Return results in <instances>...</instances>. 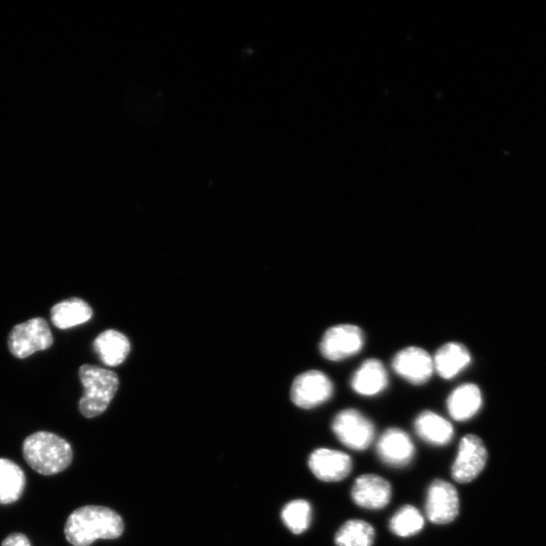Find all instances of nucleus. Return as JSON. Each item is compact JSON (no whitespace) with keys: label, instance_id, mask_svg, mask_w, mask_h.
<instances>
[{"label":"nucleus","instance_id":"15","mask_svg":"<svg viewBox=\"0 0 546 546\" xmlns=\"http://www.w3.org/2000/svg\"><path fill=\"white\" fill-rule=\"evenodd\" d=\"M471 361V353L465 345L458 342H449L436 352L433 358L434 371L442 379L450 380L466 370Z\"/></svg>","mask_w":546,"mask_h":546},{"label":"nucleus","instance_id":"2","mask_svg":"<svg viewBox=\"0 0 546 546\" xmlns=\"http://www.w3.org/2000/svg\"><path fill=\"white\" fill-rule=\"evenodd\" d=\"M24 459L37 473L54 476L65 471L72 463L71 445L60 436L47 432H36L24 441Z\"/></svg>","mask_w":546,"mask_h":546},{"label":"nucleus","instance_id":"17","mask_svg":"<svg viewBox=\"0 0 546 546\" xmlns=\"http://www.w3.org/2000/svg\"><path fill=\"white\" fill-rule=\"evenodd\" d=\"M94 348L107 366L117 367L129 355L131 345L124 334L116 330H108L95 340Z\"/></svg>","mask_w":546,"mask_h":546},{"label":"nucleus","instance_id":"1","mask_svg":"<svg viewBox=\"0 0 546 546\" xmlns=\"http://www.w3.org/2000/svg\"><path fill=\"white\" fill-rule=\"evenodd\" d=\"M125 529L122 517L101 506H85L67 519L64 533L73 546H89L98 539H117Z\"/></svg>","mask_w":546,"mask_h":546},{"label":"nucleus","instance_id":"22","mask_svg":"<svg viewBox=\"0 0 546 546\" xmlns=\"http://www.w3.org/2000/svg\"><path fill=\"white\" fill-rule=\"evenodd\" d=\"M424 527V518L419 510L411 505L402 507L391 519V531L400 537L419 533Z\"/></svg>","mask_w":546,"mask_h":546},{"label":"nucleus","instance_id":"7","mask_svg":"<svg viewBox=\"0 0 546 546\" xmlns=\"http://www.w3.org/2000/svg\"><path fill=\"white\" fill-rule=\"evenodd\" d=\"M362 330L351 324L331 327L320 343L322 355L331 361H340L357 354L363 347Z\"/></svg>","mask_w":546,"mask_h":546},{"label":"nucleus","instance_id":"19","mask_svg":"<svg viewBox=\"0 0 546 546\" xmlns=\"http://www.w3.org/2000/svg\"><path fill=\"white\" fill-rule=\"evenodd\" d=\"M25 486L26 477L22 469L10 460L0 459V504L17 502Z\"/></svg>","mask_w":546,"mask_h":546},{"label":"nucleus","instance_id":"11","mask_svg":"<svg viewBox=\"0 0 546 546\" xmlns=\"http://www.w3.org/2000/svg\"><path fill=\"white\" fill-rule=\"evenodd\" d=\"M309 467L319 480L326 483H336L343 481L350 475L352 460L344 452L320 448L311 454Z\"/></svg>","mask_w":546,"mask_h":546},{"label":"nucleus","instance_id":"14","mask_svg":"<svg viewBox=\"0 0 546 546\" xmlns=\"http://www.w3.org/2000/svg\"><path fill=\"white\" fill-rule=\"evenodd\" d=\"M389 377L384 364L379 359L364 361L351 379V387L361 396H376L387 389Z\"/></svg>","mask_w":546,"mask_h":546},{"label":"nucleus","instance_id":"6","mask_svg":"<svg viewBox=\"0 0 546 546\" xmlns=\"http://www.w3.org/2000/svg\"><path fill=\"white\" fill-rule=\"evenodd\" d=\"M488 460V452L482 439L476 435H467L460 444L451 475L455 482L468 484L483 472Z\"/></svg>","mask_w":546,"mask_h":546},{"label":"nucleus","instance_id":"3","mask_svg":"<svg viewBox=\"0 0 546 546\" xmlns=\"http://www.w3.org/2000/svg\"><path fill=\"white\" fill-rule=\"evenodd\" d=\"M84 394L79 401V410L86 418L102 415L111 404L118 389L119 378L111 371L84 364L79 370Z\"/></svg>","mask_w":546,"mask_h":546},{"label":"nucleus","instance_id":"9","mask_svg":"<svg viewBox=\"0 0 546 546\" xmlns=\"http://www.w3.org/2000/svg\"><path fill=\"white\" fill-rule=\"evenodd\" d=\"M425 511L427 518L434 524L452 522L460 513L457 489L445 481H434L428 490Z\"/></svg>","mask_w":546,"mask_h":546},{"label":"nucleus","instance_id":"21","mask_svg":"<svg viewBox=\"0 0 546 546\" xmlns=\"http://www.w3.org/2000/svg\"><path fill=\"white\" fill-rule=\"evenodd\" d=\"M375 528L368 522L358 519L344 523L335 535L337 546H373Z\"/></svg>","mask_w":546,"mask_h":546},{"label":"nucleus","instance_id":"12","mask_svg":"<svg viewBox=\"0 0 546 546\" xmlns=\"http://www.w3.org/2000/svg\"><path fill=\"white\" fill-rule=\"evenodd\" d=\"M380 460L392 468H405L414 459L415 447L410 436L399 428L388 429L377 445Z\"/></svg>","mask_w":546,"mask_h":546},{"label":"nucleus","instance_id":"10","mask_svg":"<svg viewBox=\"0 0 546 546\" xmlns=\"http://www.w3.org/2000/svg\"><path fill=\"white\" fill-rule=\"evenodd\" d=\"M392 367L400 377L416 386L427 383L434 373L433 358L423 348L414 346L398 352Z\"/></svg>","mask_w":546,"mask_h":546},{"label":"nucleus","instance_id":"24","mask_svg":"<svg viewBox=\"0 0 546 546\" xmlns=\"http://www.w3.org/2000/svg\"><path fill=\"white\" fill-rule=\"evenodd\" d=\"M2 546H31V543L25 534L13 533L3 541Z\"/></svg>","mask_w":546,"mask_h":546},{"label":"nucleus","instance_id":"16","mask_svg":"<svg viewBox=\"0 0 546 546\" xmlns=\"http://www.w3.org/2000/svg\"><path fill=\"white\" fill-rule=\"evenodd\" d=\"M483 405L481 390L474 384L455 389L447 400V410L452 419L467 421L478 414Z\"/></svg>","mask_w":546,"mask_h":546},{"label":"nucleus","instance_id":"13","mask_svg":"<svg viewBox=\"0 0 546 546\" xmlns=\"http://www.w3.org/2000/svg\"><path fill=\"white\" fill-rule=\"evenodd\" d=\"M353 502L364 509L381 510L387 507L392 498L391 484L376 475L360 476L351 489Z\"/></svg>","mask_w":546,"mask_h":546},{"label":"nucleus","instance_id":"18","mask_svg":"<svg viewBox=\"0 0 546 546\" xmlns=\"http://www.w3.org/2000/svg\"><path fill=\"white\" fill-rule=\"evenodd\" d=\"M415 430L421 439L432 445H446L454 435L452 425L430 411H425L417 417Z\"/></svg>","mask_w":546,"mask_h":546},{"label":"nucleus","instance_id":"23","mask_svg":"<svg viewBox=\"0 0 546 546\" xmlns=\"http://www.w3.org/2000/svg\"><path fill=\"white\" fill-rule=\"evenodd\" d=\"M282 517L293 533L302 534L309 528L311 523V505L305 500L293 501L284 508Z\"/></svg>","mask_w":546,"mask_h":546},{"label":"nucleus","instance_id":"4","mask_svg":"<svg viewBox=\"0 0 546 546\" xmlns=\"http://www.w3.org/2000/svg\"><path fill=\"white\" fill-rule=\"evenodd\" d=\"M332 429L342 444L357 451L368 449L376 435L373 422L354 409L339 412L333 420Z\"/></svg>","mask_w":546,"mask_h":546},{"label":"nucleus","instance_id":"5","mask_svg":"<svg viewBox=\"0 0 546 546\" xmlns=\"http://www.w3.org/2000/svg\"><path fill=\"white\" fill-rule=\"evenodd\" d=\"M9 348L18 358H27L53 344V336L46 320L34 318L17 325L9 337Z\"/></svg>","mask_w":546,"mask_h":546},{"label":"nucleus","instance_id":"8","mask_svg":"<svg viewBox=\"0 0 546 546\" xmlns=\"http://www.w3.org/2000/svg\"><path fill=\"white\" fill-rule=\"evenodd\" d=\"M333 392V384L324 373L309 371L295 380L291 396L296 406L308 410L329 401Z\"/></svg>","mask_w":546,"mask_h":546},{"label":"nucleus","instance_id":"20","mask_svg":"<svg viewBox=\"0 0 546 546\" xmlns=\"http://www.w3.org/2000/svg\"><path fill=\"white\" fill-rule=\"evenodd\" d=\"M93 310L80 299H70L55 305L51 310V320L59 329H69L87 322Z\"/></svg>","mask_w":546,"mask_h":546}]
</instances>
